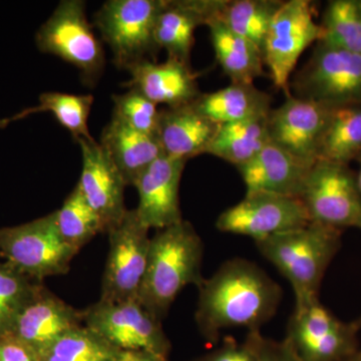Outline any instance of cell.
<instances>
[{
	"label": "cell",
	"instance_id": "cell-1",
	"mask_svg": "<svg viewBox=\"0 0 361 361\" xmlns=\"http://www.w3.org/2000/svg\"><path fill=\"white\" fill-rule=\"evenodd\" d=\"M198 289L195 320L209 343L227 329L258 331L276 314L283 296L262 268L243 258L226 261Z\"/></svg>",
	"mask_w": 361,
	"mask_h": 361
},
{
	"label": "cell",
	"instance_id": "cell-2",
	"mask_svg": "<svg viewBox=\"0 0 361 361\" xmlns=\"http://www.w3.org/2000/svg\"><path fill=\"white\" fill-rule=\"evenodd\" d=\"M204 244L194 226L182 220L157 230L149 240L146 272L137 300L159 322L167 317L171 306L189 285L200 287Z\"/></svg>",
	"mask_w": 361,
	"mask_h": 361
},
{
	"label": "cell",
	"instance_id": "cell-3",
	"mask_svg": "<svg viewBox=\"0 0 361 361\" xmlns=\"http://www.w3.org/2000/svg\"><path fill=\"white\" fill-rule=\"evenodd\" d=\"M341 232L310 222L298 229L255 241L261 255L290 283L295 307L319 299L323 277L341 249Z\"/></svg>",
	"mask_w": 361,
	"mask_h": 361
},
{
	"label": "cell",
	"instance_id": "cell-4",
	"mask_svg": "<svg viewBox=\"0 0 361 361\" xmlns=\"http://www.w3.org/2000/svg\"><path fill=\"white\" fill-rule=\"evenodd\" d=\"M166 0H109L94 13V25L110 47L118 70L142 61H156L157 20Z\"/></svg>",
	"mask_w": 361,
	"mask_h": 361
},
{
	"label": "cell",
	"instance_id": "cell-5",
	"mask_svg": "<svg viewBox=\"0 0 361 361\" xmlns=\"http://www.w3.org/2000/svg\"><path fill=\"white\" fill-rule=\"evenodd\" d=\"M40 51L75 66L85 85L96 87L106 65L101 40L85 16L82 0H63L35 35Z\"/></svg>",
	"mask_w": 361,
	"mask_h": 361
},
{
	"label": "cell",
	"instance_id": "cell-6",
	"mask_svg": "<svg viewBox=\"0 0 361 361\" xmlns=\"http://www.w3.org/2000/svg\"><path fill=\"white\" fill-rule=\"evenodd\" d=\"M78 253L61 237L54 212L25 224L0 228V258L35 281L66 274Z\"/></svg>",
	"mask_w": 361,
	"mask_h": 361
},
{
	"label": "cell",
	"instance_id": "cell-7",
	"mask_svg": "<svg viewBox=\"0 0 361 361\" xmlns=\"http://www.w3.org/2000/svg\"><path fill=\"white\" fill-rule=\"evenodd\" d=\"M290 85L294 97L330 108L361 106V56L320 40Z\"/></svg>",
	"mask_w": 361,
	"mask_h": 361
},
{
	"label": "cell",
	"instance_id": "cell-8",
	"mask_svg": "<svg viewBox=\"0 0 361 361\" xmlns=\"http://www.w3.org/2000/svg\"><path fill=\"white\" fill-rule=\"evenodd\" d=\"M324 30L316 23L314 6L308 0L283 1L273 18L263 45L264 65L277 89L290 94V78L299 59Z\"/></svg>",
	"mask_w": 361,
	"mask_h": 361
},
{
	"label": "cell",
	"instance_id": "cell-9",
	"mask_svg": "<svg viewBox=\"0 0 361 361\" xmlns=\"http://www.w3.org/2000/svg\"><path fill=\"white\" fill-rule=\"evenodd\" d=\"M310 222L342 230H361V194L348 165L317 161L300 195Z\"/></svg>",
	"mask_w": 361,
	"mask_h": 361
},
{
	"label": "cell",
	"instance_id": "cell-10",
	"mask_svg": "<svg viewBox=\"0 0 361 361\" xmlns=\"http://www.w3.org/2000/svg\"><path fill=\"white\" fill-rule=\"evenodd\" d=\"M355 322H341L319 299L294 308L285 339L302 361H349L358 349Z\"/></svg>",
	"mask_w": 361,
	"mask_h": 361
},
{
	"label": "cell",
	"instance_id": "cell-11",
	"mask_svg": "<svg viewBox=\"0 0 361 361\" xmlns=\"http://www.w3.org/2000/svg\"><path fill=\"white\" fill-rule=\"evenodd\" d=\"M82 314L85 326L116 348L123 351H149L169 358L172 345L161 322L139 300H99L82 311Z\"/></svg>",
	"mask_w": 361,
	"mask_h": 361
},
{
	"label": "cell",
	"instance_id": "cell-12",
	"mask_svg": "<svg viewBox=\"0 0 361 361\" xmlns=\"http://www.w3.org/2000/svg\"><path fill=\"white\" fill-rule=\"evenodd\" d=\"M149 231V228L140 220L135 209L128 210L121 222L109 230L110 251L104 267L99 300H137L148 261L151 240Z\"/></svg>",
	"mask_w": 361,
	"mask_h": 361
},
{
	"label": "cell",
	"instance_id": "cell-13",
	"mask_svg": "<svg viewBox=\"0 0 361 361\" xmlns=\"http://www.w3.org/2000/svg\"><path fill=\"white\" fill-rule=\"evenodd\" d=\"M310 222L300 198L256 192L246 193L243 200L223 211L216 220V228L260 241Z\"/></svg>",
	"mask_w": 361,
	"mask_h": 361
},
{
	"label": "cell",
	"instance_id": "cell-14",
	"mask_svg": "<svg viewBox=\"0 0 361 361\" xmlns=\"http://www.w3.org/2000/svg\"><path fill=\"white\" fill-rule=\"evenodd\" d=\"M334 109L292 94L286 97L268 116L270 142L306 165H314Z\"/></svg>",
	"mask_w": 361,
	"mask_h": 361
},
{
	"label": "cell",
	"instance_id": "cell-15",
	"mask_svg": "<svg viewBox=\"0 0 361 361\" xmlns=\"http://www.w3.org/2000/svg\"><path fill=\"white\" fill-rule=\"evenodd\" d=\"M77 142L82 160L78 186L85 200L101 217L108 233L127 213L125 206L127 184L99 142L94 139H78Z\"/></svg>",
	"mask_w": 361,
	"mask_h": 361
},
{
	"label": "cell",
	"instance_id": "cell-16",
	"mask_svg": "<svg viewBox=\"0 0 361 361\" xmlns=\"http://www.w3.org/2000/svg\"><path fill=\"white\" fill-rule=\"evenodd\" d=\"M187 161L161 156L135 180L139 194L135 208L142 224L161 230L184 220L180 207V184Z\"/></svg>",
	"mask_w": 361,
	"mask_h": 361
},
{
	"label": "cell",
	"instance_id": "cell-17",
	"mask_svg": "<svg viewBox=\"0 0 361 361\" xmlns=\"http://www.w3.org/2000/svg\"><path fill=\"white\" fill-rule=\"evenodd\" d=\"M82 325V311L68 305L40 283L21 310L11 334L40 353L59 336Z\"/></svg>",
	"mask_w": 361,
	"mask_h": 361
},
{
	"label": "cell",
	"instance_id": "cell-18",
	"mask_svg": "<svg viewBox=\"0 0 361 361\" xmlns=\"http://www.w3.org/2000/svg\"><path fill=\"white\" fill-rule=\"evenodd\" d=\"M130 78L128 87L139 90L157 106L180 108L193 104L201 92L191 66L173 59L164 63L142 61L127 70Z\"/></svg>",
	"mask_w": 361,
	"mask_h": 361
},
{
	"label": "cell",
	"instance_id": "cell-19",
	"mask_svg": "<svg viewBox=\"0 0 361 361\" xmlns=\"http://www.w3.org/2000/svg\"><path fill=\"white\" fill-rule=\"evenodd\" d=\"M221 4L222 0H166L155 28L159 49H165L169 59L191 66L195 30L217 16Z\"/></svg>",
	"mask_w": 361,
	"mask_h": 361
},
{
	"label": "cell",
	"instance_id": "cell-20",
	"mask_svg": "<svg viewBox=\"0 0 361 361\" xmlns=\"http://www.w3.org/2000/svg\"><path fill=\"white\" fill-rule=\"evenodd\" d=\"M311 167L270 142L251 160L236 168L246 193L263 192L300 198Z\"/></svg>",
	"mask_w": 361,
	"mask_h": 361
},
{
	"label": "cell",
	"instance_id": "cell-21",
	"mask_svg": "<svg viewBox=\"0 0 361 361\" xmlns=\"http://www.w3.org/2000/svg\"><path fill=\"white\" fill-rule=\"evenodd\" d=\"M220 125L209 120L194 104L161 110L158 137L164 155L188 161L206 154Z\"/></svg>",
	"mask_w": 361,
	"mask_h": 361
},
{
	"label": "cell",
	"instance_id": "cell-22",
	"mask_svg": "<svg viewBox=\"0 0 361 361\" xmlns=\"http://www.w3.org/2000/svg\"><path fill=\"white\" fill-rule=\"evenodd\" d=\"M99 142L120 171L127 186H134L140 175L164 155L156 135L137 132L115 118L104 128Z\"/></svg>",
	"mask_w": 361,
	"mask_h": 361
},
{
	"label": "cell",
	"instance_id": "cell-23",
	"mask_svg": "<svg viewBox=\"0 0 361 361\" xmlns=\"http://www.w3.org/2000/svg\"><path fill=\"white\" fill-rule=\"evenodd\" d=\"M272 99L254 84L231 82L224 89L201 94L194 102L196 110L218 123L239 122L269 115Z\"/></svg>",
	"mask_w": 361,
	"mask_h": 361
},
{
	"label": "cell",
	"instance_id": "cell-24",
	"mask_svg": "<svg viewBox=\"0 0 361 361\" xmlns=\"http://www.w3.org/2000/svg\"><path fill=\"white\" fill-rule=\"evenodd\" d=\"M207 26L216 59L231 82L254 84V80L264 77V59L257 45L233 32L217 18Z\"/></svg>",
	"mask_w": 361,
	"mask_h": 361
},
{
	"label": "cell",
	"instance_id": "cell-25",
	"mask_svg": "<svg viewBox=\"0 0 361 361\" xmlns=\"http://www.w3.org/2000/svg\"><path fill=\"white\" fill-rule=\"evenodd\" d=\"M268 116L220 125L206 154L235 167L251 160L270 142Z\"/></svg>",
	"mask_w": 361,
	"mask_h": 361
},
{
	"label": "cell",
	"instance_id": "cell-26",
	"mask_svg": "<svg viewBox=\"0 0 361 361\" xmlns=\"http://www.w3.org/2000/svg\"><path fill=\"white\" fill-rule=\"evenodd\" d=\"M360 154L361 106L334 108L323 134L318 161L348 165Z\"/></svg>",
	"mask_w": 361,
	"mask_h": 361
},
{
	"label": "cell",
	"instance_id": "cell-27",
	"mask_svg": "<svg viewBox=\"0 0 361 361\" xmlns=\"http://www.w3.org/2000/svg\"><path fill=\"white\" fill-rule=\"evenodd\" d=\"M282 4L280 0H223L216 18L263 52L268 30Z\"/></svg>",
	"mask_w": 361,
	"mask_h": 361
},
{
	"label": "cell",
	"instance_id": "cell-28",
	"mask_svg": "<svg viewBox=\"0 0 361 361\" xmlns=\"http://www.w3.org/2000/svg\"><path fill=\"white\" fill-rule=\"evenodd\" d=\"M122 353L82 325L59 336L39 357V361H118Z\"/></svg>",
	"mask_w": 361,
	"mask_h": 361
},
{
	"label": "cell",
	"instance_id": "cell-29",
	"mask_svg": "<svg viewBox=\"0 0 361 361\" xmlns=\"http://www.w3.org/2000/svg\"><path fill=\"white\" fill-rule=\"evenodd\" d=\"M54 216L61 237L78 252L99 233L106 232L103 221L85 200L78 185Z\"/></svg>",
	"mask_w": 361,
	"mask_h": 361
},
{
	"label": "cell",
	"instance_id": "cell-30",
	"mask_svg": "<svg viewBox=\"0 0 361 361\" xmlns=\"http://www.w3.org/2000/svg\"><path fill=\"white\" fill-rule=\"evenodd\" d=\"M94 97L92 94H73L49 92L39 96V104L30 108L32 114L49 111L65 129L78 139H94L90 134L89 118Z\"/></svg>",
	"mask_w": 361,
	"mask_h": 361
},
{
	"label": "cell",
	"instance_id": "cell-31",
	"mask_svg": "<svg viewBox=\"0 0 361 361\" xmlns=\"http://www.w3.org/2000/svg\"><path fill=\"white\" fill-rule=\"evenodd\" d=\"M322 26V42L361 56V0L329 1Z\"/></svg>",
	"mask_w": 361,
	"mask_h": 361
},
{
	"label": "cell",
	"instance_id": "cell-32",
	"mask_svg": "<svg viewBox=\"0 0 361 361\" xmlns=\"http://www.w3.org/2000/svg\"><path fill=\"white\" fill-rule=\"evenodd\" d=\"M42 282L0 261V336L11 334L18 315Z\"/></svg>",
	"mask_w": 361,
	"mask_h": 361
},
{
	"label": "cell",
	"instance_id": "cell-33",
	"mask_svg": "<svg viewBox=\"0 0 361 361\" xmlns=\"http://www.w3.org/2000/svg\"><path fill=\"white\" fill-rule=\"evenodd\" d=\"M111 118L144 134L156 135L160 123L161 110L139 90L129 87L125 94H114Z\"/></svg>",
	"mask_w": 361,
	"mask_h": 361
},
{
	"label": "cell",
	"instance_id": "cell-34",
	"mask_svg": "<svg viewBox=\"0 0 361 361\" xmlns=\"http://www.w3.org/2000/svg\"><path fill=\"white\" fill-rule=\"evenodd\" d=\"M245 342L257 361H302L287 339L278 341L268 338L261 334L260 330L248 332Z\"/></svg>",
	"mask_w": 361,
	"mask_h": 361
},
{
	"label": "cell",
	"instance_id": "cell-35",
	"mask_svg": "<svg viewBox=\"0 0 361 361\" xmlns=\"http://www.w3.org/2000/svg\"><path fill=\"white\" fill-rule=\"evenodd\" d=\"M193 361H257V358L245 341L239 343L236 339L227 337L220 348L199 356Z\"/></svg>",
	"mask_w": 361,
	"mask_h": 361
},
{
	"label": "cell",
	"instance_id": "cell-36",
	"mask_svg": "<svg viewBox=\"0 0 361 361\" xmlns=\"http://www.w3.org/2000/svg\"><path fill=\"white\" fill-rule=\"evenodd\" d=\"M0 361H39V353L14 336H0Z\"/></svg>",
	"mask_w": 361,
	"mask_h": 361
},
{
	"label": "cell",
	"instance_id": "cell-37",
	"mask_svg": "<svg viewBox=\"0 0 361 361\" xmlns=\"http://www.w3.org/2000/svg\"><path fill=\"white\" fill-rule=\"evenodd\" d=\"M118 361H169L168 357H164L156 353L144 350L123 351Z\"/></svg>",
	"mask_w": 361,
	"mask_h": 361
},
{
	"label": "cell",
	"instance_id": "cell-38",
	"mask_svg": "<svg viewBox=\"0 0 361 361\" xmlns=\"http://www.w3.org/2000/svg\"><path fill=\"white\" fill-rule=\"evenodd\" d=\"M27 111L23 110L20 111V113L16 114V116H9V118H0V129H4L7 126L9 125L11 122H14V121L21 120V118H26L28 116Z\"/></svg>",
	"mask_w": 361,
	"mask_h": 361
},
{
	"label": "cell",
	"instance_id": "cell-39",
	"mask_svg": "<svg viewBox=\"0 0 361 361\" xmlns=\"http://www.w3.org/2000/svg\"><path fill=\"white\" fill-rule=\"evenodd\" d=\"M356 160L360 163V170H358L357 174H356V182H357L358 189H360V192L361 194V154L357 157Z\"/></svg>",
	"mask_w": 361,
	"mask_h": 361
},
{
	"label": "cell",
	"instance_id": "cell-40",
	"mask_svg": "<svg viewBox=\"0 0 361 361\" xmlns=\"http://www.w3.org/2000/svg\"><path fill=\"white\" fill-rule=\"evenodd\" d=\"M349 361H361V350H358L356 355Z\"/></svg>",
	"mask_w": 361,
	"mask_h": 361
},
{
	"label": "cell",
	"instance_id": "cell-41",
	"mask_svg": "<svg viewBox=\"0 0 361 361\" xmlns=\"http://www.w3.org/2000/svg\"><path fill=\"white\" fill-rule=\"evenodd\" d=\"M353 322L355 323V325H356V326L358 327V329H361V316L360 318H358L357 320H356V322Z\"/></svg>",
	"mask_w": 361,
	"mask_h": 361
}]
</instances>
